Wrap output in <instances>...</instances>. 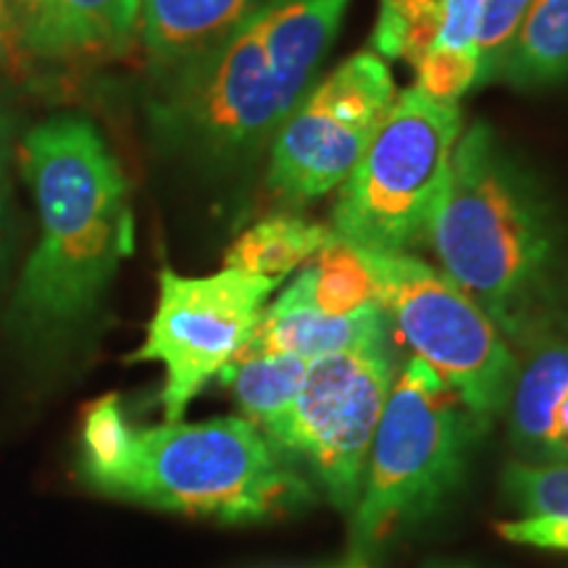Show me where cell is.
Listing matches in <instances>:
<instances>
[{"instance_id": "cell-27", "label": "cell", "mask_w": 568, "mask_h": 568, "mask_svg": "<svg viewBox=\"0 0 568 568\" xmlns=\"http://www.w3.org/2000/svg\"><path fill=\"white\" fill-rule=\"evenodd\" d=\"M32 55L27 53L24 30L9 0H0V71L11 77H21L27 71V61Z\"/></svg>"}, {"instance_id": "cell-14", "label": "cell", "mask_w": 568, "mask_h": 568, "mask_svg": "<svg viewBox=\"0 0 568 568\" xmlns=\"http://www.w3.org/2000/svg\"><path fill=\"white\" fill-rule=\"evenodd\" d=\"M351 0H266L261 30L287 113L314 88Z\"/></svg>"}, {"instance_id": "cell-26", "label": "cell", "mask_w": 568, "mask_h": 568, "mask_svg": "<svg viewBox=\"0 0 568 568\" xmlns=\"http://www.w3.org/2000/svg\"><path fill=\"white\" fill-rule=\"evenodd\" d=\"M11 155L9 134L0 138V287L11 272L13 243H17V224H13V195H11Z\"/></svg>"}, {"instance_id": "cell-6", "label": "cell", "mask_w": 568, "mask_h": 568, "mask_svg": "<svg viewBox=\"0 0 568 568\" xmlns=\"http://www.w3.org/2000/svg\"><path fill=\"white\" fill-rule=\"evenodd\" d=\"M393 332L485 426L506 414L518 376L514 345L437 266L410 253H364Z\"/></svg>"}, {"instance_id": "cell-15", "label": "cell", "mask_w": 568, "mask_h": 568, "mask_svg": "<svg viewBox=\"0 0 568 568\" xmlns=\"http://www.w3.org/2000/svg\"><path fill=\"white\" fill-rule=\"evenodd\" d=\"M266 0H142L140 40L159 71H172L251 19Z\"/></svg>"}, {"instance_id": "cell-23", "label": "cell", "mask_w": 568, "mask_h": 568, "mask_svg": "<svg viewBox=\"0 0 568 568\" xmlns=\"http://www.w3.org/2000/svg\"><path fill=\"white\" fill-rule=\"evenodd\" d=\"M414 69V88L437 103H458L464 92L479 84V59L468 53L429 48Z\"/></svg>"}, {"instance_id": "cell-4", "label": "cell", "mask_w": 568, "mask_h": 568, "mask_svg": "<svg viewBox=\"0 0 568 568\" xmlns=\"http://www.w3.org/2000/svg\"><path fill=\"white\" fill-rule=\"evenodd\" d=\"M481 432L422 358L397 368L351 514V556L368 558L397 531L437 514L464 481Z\"/></svg>"}, {"instance_id": "cell-1", "label": "cell", "mask_w": 568, "mask_h": 568, "mask_svg": "<svg viewBox=\"0 0 568 568\" xmlns=\"http://www.w3.org/2000/svg\"><path fill=\"white\" fill-rule=\"evenodd\" d=\"M424 243L510 345L531 353L564 339L566 226L545 182L489 124L460 132Z\"/></svg>"}, {"instance_id": "cell-28", "label": "cell", "mask_w": 568, "mask_h": 568, "mask_svg": "<svg viewBox=\"0 0 568 568\" xmlns=\"http://www.w3.org/2000/svg\"><path fill=\"white\" fill-rule=\"evenodd\" d=\"M9 3L13 6V11H17V17L21 21V30H24V27L30 24L32 13H34V9H38L40 0H9Z\"/></svg>"}, {"instance_id": "cell-13", "label": "cell", "mask_w": 568, "mask_h": 568, "mask_svg": "<svg viewBox=\"0 0 568 568\" xmlns=\"http://www.w3.org/2000/svg\"><path fill=\"white\" fill-rule=\"evenodd\" d=\"M142 0H40L24 45L32 59L71 61L116 55L140 34Z\"/></svg>"}, {"instance_id": "cell-2", "label": "cell", "mask_w": 568, "mask_h": 568, "mask_svg": "<svg viewBox=\"0 0 568 568\" xmlns=\"http://www.w3.org/2000/svg\"><path fill=\"white\" fill-rule=\"evenodd\" d=\"M40 237L21 268L6 326L40 364L61 355L101 311L134 251L130 182L95 124L63 113L21 142Z\"/></svg>"}, {"instance_id": "cell-20", "label": "cell", "mask_w": 568, "mask_h": 568, "mask_svg": "<svg viewBox=\"0 0 568 568\" xmlns=\"http://www.w3.org/2000/svg\"><path fill=\"white\" fill-rule=\"evenodd\" d=\"M445 0H379V17L372 48L382 59H403L410 67L422 61L437 38Z\"/></svg>"}, {"instance_id": "cell-22", "label": "cell", "mask_w": 568, "mask_h": 568, "mask_svg": "<svg viewBox=\"0 0 568 568\" xmlns=\"http://www.w3.org/2000/svg\"><path fill=\"white\" fill-rule=\"evenodd\" d=\"M535 0H485L479 32V84L500 82L514 38Z\"/></svg>"}, {"instance_id": "cell-5", "label": "cell", "mask_w": 568, "mask_h": 568, "mask_svg": "<svg viewBox=\"0 0 568 568\" xmlns=\"http://www.w3.org/2000/svg\"><path fill=\"white\" fill-rule=\"evenodd\" d=\"M464 132L458 103H437L410 88L339 184L332 232L355 251L395 255L424 243Z\"/></svg>"}, {"instance_id": "cell-21", "label": "cell", "mask_w": 568, "mask_h": 568, "mask_svg": "<svg viewBox=\"0 0 568 568\" xmlns=\"http://www.w3.org/2000/svg\"><path fill=\"white\" fill-rule=\"evenodd\" d=\"M503 493L521 516H568V464L514 460L503 471Z\"/></svg>"}, {"instance_id": "cell-7", "label": "cell", "mask_w": 568, "mask_h": 568, "mask_svg": "<svg viewBox=\"0 0 568 568\" xmlns=\"http://www.w3.org/2000/svg\"><path fill=\"white\" fill-rule=\"evenodd\" d=\"M153 116L169 142L209 161H237L268 145L287 109L266 53L261 9L169 71Z\"/></svg>"}, {"instance_id": "cell-30", "label": "cell", "mask_w": 568, "mask_h": 568, "mask_svg": "<svg viewBox=\"0 0 568 568\" xmlns=\"http://www.w3.org/2000/svg\"><path fill=\"white\" fill-rule=\"evenodd\" d=\"M6 134H11V124H9V116H6V111L0 109V138H6Z\"/></svg>"}, {"instance_id": "cell-11", "label": "cell", "mask_w": 568, "mask_h": 568, "mask_svg": "<svg viewBox=\"0 0 568 568\" xmlns=\"http://www.w3.org/2000/svg\"><path fill=\"white\" fill-rule=\"evenodd\" d=\"M389 335H393V324L379 303L347 316H332L318 308L311 295L308 272L303 268L276 301H268L245 347L295 355L311 364L324 355L382 343V339H389Z\"/></svg>"}, {"instance_id": "cell-9", "label": "cell", "mask_w": 568, "mask_h": 568, "mask_svg": "<svg viewBox=\"0 0 568 568\" xmlns=\"http://www.w3.org/2000/svg\"><path fill=\"white\" fill-rule=\"evenodd\" d=\"M395 374L389 339L311 361L295 406L274 439L290 460H301L326 500L345 516L358 503Z\"/></svg>"}, {"instance_id": "cell-24", "label": "cell", "mask_w": 568, "mask_h": 568, "mask_svg": "<svg viewBox=\"0 0 568 568\" xmlns=\"http://www.w3.org/2000/svg\"><path fill=\"white\" fill-rule=\"evenodd\" d=\"M485 0H445L437 38L432 48L468 53L479 59V32Z\"/></svg>"}, {"instance_id": "cell-8", "label": "cell", "mask_w": 568, "mask_h": 568, "mask_svg": "<svg viewBox=\"0 0 568 568\" xmlns=\"http://www.w3.org/2000/svg\"><path fill=\"white\" fill-rule=\"evenodd\" d=\"M282 280L222 268L209 276H182L163 268L159 301L134 364L163 368V422H182L205 385L245 351L258 318Z\"/></svg>"}, {"instance_id": "cell-25", "label": "cell", "mask_w": 568, "mask_h": 568, "mask_svg": "<svg viewBox=\"0 0 568 568\" xmlns=\"http://www.w3.org/2000/svg\"><path fill=\"white\" fill-rule=\"evenodd\" d=\"M495 529L506 542L568 552V516H518L500 521Z\"/></svg>"}, {"instance_id": "cell-19", "label": "cell", "mask_w": 568, "mask_h": 568, "mask_svg": "<svg viewBox=\"0 0 568 568\" xmlns=\"http://www.w3.org/2000/svg\"><path fill=\"white\" fill-rule=\"evenodd\" d=\"M311 295L318 308L332 316L358 314L376 301V287L364 255L335 237L305 266Z\"/></svg>"}, {"instance_id": "cell-16", "label": "cell", "mask_w": 568, "mask_h": 568, "mask_svg": "<svg viewBox=\"0 0 568 568\" xmlns=\"http://www.w3.org/2000/svg\"><path fill=\"white\" fill-rule=\"evenodd\" d=\"M305 372H308V361L295 358V355L245 347L219 374V382L230 389L234 403L243 410V418L258 426L274 443L295 406Z\"/></svg>"}, {"instance_id": "cell-29", "label": "cell", "mask_w": 568, "mask_h": 568, "mask_svg": "<svg viewBox=\"0 0 568 568\" xmlns=\"http://www.w3.org/2000/svg\"><path fill=\"white\" fill-rule=\"evenodd\" d=\"M322 568H372V566H368L366 558L347 556V560H343V564H332V566H322Z\"/></svg>"}, {"instance_id": "cell-18", "label": "cell", "mask_w": 568, "mask_h": 568, "mask_svg": "<svg viewBox=\"0 0 568 568\" xmlns=\"http://www.w3.org/2000/svg\"><path fill=\"white\" fill-rule=\"evenodd\" d=\"M500 82L542 90L568 82V0H535L518 27Z\"/></svg>"}, {"instance_id": "cell-12", "label": "cell", "mask_w": 568, "mask_h": 568, "mask_svg": "<svg viewBox=\"0 0 568 568\" xmlns=\"http://www.w3.org/2000/svg\"><path fill=\"white\" fill-rule=\"evenodd\" d=\"M510 445L524 464H568V343L552 339L518 366L508 400Z\"/></svg>"}, {"instance_id": "cell-17", "label": "cell", "mask_w": 568, "mask_h": 568, "mask_svg": "<svg viewBox=\"0 0 568 568\" xmlns=\"http://www.w3.org/2000/svg\"><path fill=\"white\" fill-rule=\"evenodd\" d=\"M332 240H335L332 226L308 222L295 213H276L237 234V240L226 247L224 266L284 280L295 268L314 261Z\"/></svg>"}, {"instance_id": "cell-10", "label": "cell", "mask_w": 568, "mask_h": 568, "mask_svg": "<svg viewBox=\"0 0 568 568\" xmlns=\"http://www.w3.org/2000/svg\"><path fill=\"white\" fill-rule=\"evenodd\" d=\"M397 98L393 71L376 53H355L316 80L274 132L268 187L295 203L343 184L372 145Z\"/></svg>"}, {"instance_id": "cell-3", "label": "cell", "mask_w": 568, "mask_h": 568, "mask_svg": "<svg viewBox=\"0 0 568 568\" xmlns=\"http://www.w3.org/2000/svg\"><path fill=\"white\" fill-rule=\"evenodd\" d=\"M77 474L92 493L169 514L253 524L314 503L308 479L243 416L134 426L119 395L84 410Z\"/></svg>"}, {"instance_id": "cell-31", "label": "cell", "mask_w": 568, "mask_h": 568, "mask_svg": "<svg viewBox=\"0 0 568 568\" xmlns=\"http://www.w3.org/2000/svg\"><path fill=\"white\" fill-rule=\"evenodd\" d=\"M443 568H468V566H443Z\"/></svg>"}]
</instances>
